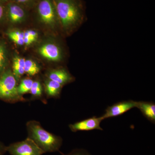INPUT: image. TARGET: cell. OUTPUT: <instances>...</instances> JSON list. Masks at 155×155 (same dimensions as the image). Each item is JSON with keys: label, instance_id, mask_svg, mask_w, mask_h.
Here are the masks:
<instances>
[{"label": "cell", "instance_id": "obj_1", "mask_svg": "<svg viewBox=\"0 0 155 155\" xmlns=\"http://www.w3.org/2000/svg\"><path fill=\"white\" fill-rule=\"evenodd\" d=\"M60 26L67 34L73 32L84 21L82 0H54Z\"/></svg>", "mask_w": 155, "mask_h": 155}, {"label": "cell", "instance_id": "obj_2", "mask_svg": "<svg viewBox=\"0 0 155 155\" xmlns=\"http://www.w3.org/2000/svg\"><path fill=\"white\" fill-rule=\"evenodd\" d=\"M28 137L33 140L44 152L54 153L59 152L63 140L61 137L49 132L36 120H30L26 124Z\"/></svg>", "mask_w": 155, "mask_h": 155}, {"label": "cell", "instance_id": "obj_3", "mask_svg": "<svg viewBox=\"0 0 155 155\" xmlns=\"http://www.w3.org/2000/svg\"><path fill=\"white\" fill-rule=\"evenodd\" d=\"M17 85L12 71L6 69L0 76V100L11 104L27 101V99L18 94Z\"/></svg>", "mask_w": 155, "mask_h": 155}, {"label": "cell", "instance_id": "obj_4", "mask_svg": "<svg viewBox=\"0 0 155 155\" xmlns=\"http://www.w3.org/2000/svg\"><path fill=\"white\" fill-rule=\"evenodd\" d=\"M35 7L39 19L42 23L52 28L60 25L54 0H39Z\"/></svg>", "mask_w": 155, "mask_h": 155}, {"label": "cell", "instance_id": "obj_5", "mask_svg": "<svg viewBox=\"0 0 155 155\" xmlns=\"http://www.w3.org/2000/svg\"><path fill=\"white\" fill-rule=\"evenodd\" d=\"M6 151L11 155H42L44 153L31 139L11 143L6 147Z\"/></svg>", "mask_w": 155, "mask_h": 155}, {"label": "cell", "instance_id": "obj_6", "mask_svg": "<svg viewBox=\"0 0 155 155\" xmlns=\"http://www.w3.org/2000/svg\"><path fill=\"white\" fill-rule=\"evenodd\" d=\"M137 102L133 100L123 101L109 106L105 110V113L101 116L103 120L108 118H114L123 115L134 108L136 107Z\"/></svg>", "mask_w": 155, "mask_h": 155}, {"label": "cell", "instance_id": "obj_7", "mask_svg": "<svg viewBox=\"0 0 155 155\" xmlns=\"http://www.w3.org/2000/svg\"><path fill=\"white\" fill-rule=\"evenodd\" d=\"M102 117L94 116L73 123L69 124V127L73 132L79 131H90L94 130H103L101 127V122L103 121Z\"/></svg>", "mask_w": 155, "mask_h": 155}, {"label": "cell", "instance_id": "obj_8", "mask_svg": "<svg viewBox=\"0 0 155 155\" xmlns=\"http://www.w3.org/2000/svg\"><path fill=\"white\" fill-rule=\"evenodd\" d=\"M38 52L42 57L53 62H61L64 57L61 48L58 45L53 43L42 45L39 48Z\"/></svg>", "mask_w": 155, "mask_h": 155}, {"label": "cell", "instance_id": "obj_9", "mask_svg": "<svg viewBox=\"0 0 155 155\" xmlns=\"http://www.w3.org/2000/svg\"><path fill=\"white\" fill-rule=\"evenodd\" d=\"M6 14L12 23H21L27 17L26 9L17 3L10 1L6 8Z\"/></svg>", "mask_w": 155, "mask_h": 155}, {"label": "cell", "instance_id": "obj_10", "mask_svg": "<svg viewBox=\"0 0 155 155\" xmlns=\"http://www.w3.org/2000/svg\"><path fill=\"white\" fill-rule=\"evenodd\" d=\"M46 76L48 79L56 81L63 86L75 80L69 71L63 67L50 70L47 73Z\"/></svg>", "mask_w": 155, "mask_h": 155}, {"label": "cell", "instance_id": "obj_11", "mask_svg": "<svg viewBox=\"0 0 155 155\" xmlns=\"http://www.w3.org/2000/svg\"><path fill=\"white\" fill-rule=\"evenodd\" d=\"M63 87L58 82L47 78L45 81L44 91L48 98H60Z\"/></svg>", "mask_w": 155, "mask_h": 155}, {"label": "cell", "instance_id": "obj_12", "mask_svg": "<svg viewBox=\"0 0 155 155\" xmlns=\"http://www.w3.org/2000/svg\"><path fill=\"white\" fill-rule=\"evenodd\" d=\"M136 108L150 122L155 123V104L153 102L137 101Z\"/></svg>", "mask_w": 155, "mask_h": 155}, {"label": "cell", "instance_id": "obj_13", "mask_svg": "<svg viewBox=\"0 0 155 155\" xmlns=\"http://www.w3.org/2000/svg\"><path fill=\"white\" fill-rule=\"evenodd\" d=\"M25 61L24 58L19 56H16L13 59L12 72L17 81L25 74Z\"/></svg>", "mask_w": 155, "mask_h": 155}, {"label": "cell", "instance_id": "obj_14", "mask_svg": "<svg viewBox=\"0 0 155 155\" xmlns=\"http://www.w3.org/2000/svg\"><path fill=\"white\" fill-rule=\"evenodd\" d=\"M44 90L41 83L39 81H34L29 94H31L30 100H40L42 102L46 103L44 96Z\"/></svg>", "mask_w": 155, "mask_h": 155}, {"label": "cell", "instance_id": "obj_15", "mask_svg": "<svg viewBox=\"0 0 155 155\" xmlns=\"http://www.w3.org/2000/svg\"><path fill=\"white\" fill-rule=\"evenodd\" d=\"M34 81L30 78H25L20 81L17 85V91L19 95L23 97L24 94L29 93Z\"/></svg>", "mask_w": 155, "mask_h": 155}, {"label": "cell", "instance_id": "obj_16", "mask_svg": "<svg viewBox=\"0 0 155 155\" xmlns=\"http://www.w3.org/2000/svg\"><path fill=\"white\" fill-rule=\"evenodd\" d=\"M40 70V67L36 62L31 60H25L24 68L25 73L33 76L38 74Z\"/></svg>", "mask_w": 155, "mask_h": 155}, {"label": "cell", "instance_id": "obj_17", "mask_svg": "<svg viewBox=\"0 0 155 155\" xmlns=\"http://www.w3.org/2000/svg\"><path fill=\"white\" fill-rule=\"evenodd\" d=\"M7 65L6 50L4 45L0 44V76L6 70Z\"/></svg>", "mask_w": 155, "mask_h": 155}, {"label": "cell", "instance_id": "obj_18", "mask_svg": "<svg viewBox=\"0 0 155 155\" xmlns=\"http://www.w3.org/2000/svg\"><path fill=\"white\" fill-rule=\"evenodd\" d=\"M11 1L17 3L25 9H27L35 7L39 0H11Z\"/></svg>", "mask_w": 155, "mask_h": 155}, {"label": "cell", "instance_id": "obj_19", "mask_svg": "<svg viewBox=\"0 0 155 155\" xmlns=\"http://www.w3.org/2000/svg\"><path fill=\"white\" fill-rule=\"evenodd\" d=\"M63 155H92L87 150L84 149H75L67 154Z\"/></svg>", "mask_w": 155, "mask_h": 155}, {"label": "cell", "instance_id": "obj_20", "mask_svg": "<svg viewBox=\"0 0 155 155\" xmlns=\"http://www.w3.org/2000/svg\"><path fill=\"white\" fill-rule=\"evenodd\" d=\"M24 34V32H22L19 31H15L9 32L8 34V35L9 38L12 40L15 38L23 39Z\"/></svg>", "mask_w": 155, "mask_h": 155}, {"label": "cell", "instance_id": "obj_21", "mask_svg": "<svg viewBox=\"0 0 155 155\" xmlns=\"http://www.w3.org/2000/svg\"><path fill=\"white\" fill-rule=\"evenodd\" d=\"M24 32V38H23V41H24V44L29 45L34 42L36 41L34 39L31 37L27 31H25Z\"/></svg>", "mask_w": 155, "mask_h": 155}, {"label": "cell", "instance_id": "obj_22", "mask_svg": "<svg viewBox=\"0 0 155 155\" xmlns=\"http://www.w3.org/2000/svg\"><path fill=\"white\" fill-rule=\"evenodd\" d=\"M26 31L31 37L34 39L36 41L38 37V33L36 31L33 30H28Z\"/></svg>", "mask_w": 155, "mask_h": 155}, {"label": "cell", "instance_id": "obj_23", "mask_svg": "<svg viewBox=\"0 0 155 155\" xmlns=\"http://www.w3.org/2000/svg\"><path fill=\"white\" fill-rule=\"evenodd\" d=\"M6 13V8L0 3V20L4 17Z\"/></svg>", "mask_w": 155, "mask_h": 155}, {"label": "cell", "instance_id": "obj_24", "mask_svg": "<svg viewBox=\"0 0 155 155\" xmlns=\"http://www.w3.org/2000/svg\"><path fill=\"white\" fill-rule=\"evenodd\" d=\"M6 147L3 143L0 142V155H4L7 152Z\"/></svg>", "mask_w": 155, "mask_h": 155}, {"label": "cell", "instance_id": "obj_25", "mask_svg": "<svg viewBox=\"0 0 155 155\" xmlns=\"http://www.w3.org/2000/svg\"><path fill=\"white\" fill-rule=\"evenodd\" d=\"M11 0H0V2H10Z\"/></svg>", "mask_w": 155, "mask_h": 155}]
</instances>
